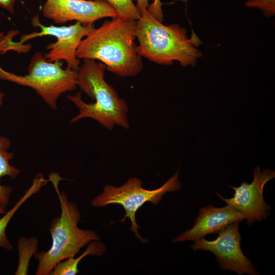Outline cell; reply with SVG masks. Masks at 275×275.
Instances as JSON below:
<instances>
[{
    "mask_svg": "<svg viewBox=\"0 0 275 275\" xmlns=\"http://www.w3.org/2000/svg\"><path fill=\"white\" fill-rule=\"evenodd\" d=\"M136 20L117 16L95 28L81 41L78 59L99 60L106 69L121 77H132L143 70L135 40Z\"/></svg>",
    "mask_w": 275,
    "mask_h": 275,
    "instance_id": "obj_1",
    "label": "cell"
},
{
    "mask_svg": "<svg viewBox=\"0 0 275 275\" xmlns=\"http://www.w3.org/2000/svg\"><path fill=\"white\" fill-rule=\"evenodd\" d=\"M106 66L102 62L89 59H83L77 73V86L94 102L88 103L81 98V92L67 98L78 108V113L71 123L86 118L98 122L107 130L116 126L128 129V106L117 91L104 79Z\"/></svg>",
    "mask_w": 275,
    "mask_h": 275,
    "instance_id": "obj_2",
    "label": "cell"
},
{
    "mask_svg": "<svg viewBox=\"0 0 275 275\" xmlns=\"http://www.w3.org/2000/svg\"><path fill=\"white\" fill-rule=\"evenodd\" d=\"M136 38L139 54L157 64L169 65L176 61L183 66H194L201 56L196 35L188 38L184 28L163 24L148 9L136 20Z\"/></svg>",
    "mask_w": 275,
    "mask_h": 275,
    "instance_id": "obj_3",
    "label": "cell"
},
{
    "mask_svg": "<svg viewBox=\"0 0 275 275\" xmlns=\"http://www.w3.org/2000/svg\"><path fill=\"white\" fill-rule=\"evenodd\" d=\"M60 178L57 175H51L49 179L53 184L60 201L61 214L53 218L49 225L51 247L45 252H36L34 256L38 262L36 275H49L57 263L74 257L90 241L100 240L94 231L78 227L80 212L77 205L69 200L64 192H60Z\"/></svg>",
    "mask_w": 275,
    "mask_h": 275,
    "instance_id": "obj_4",
    "label": "cell"
},
{
    "mask_svg": "<svg viewBox=\"0 0 275 275\" xmlns=\"http://www.w3.org/2000/svg\"><path fill=\"white\" fill-rule=\"evenodd\" d=\"M25 75H18L0 67V80H7L33 89L52 109L57 108V100L64 93L75 90L76 71L63 69L59 61H47L44 54L35 52L31 58Z\"/></svg>",
    "mask_w": 275,
    "mask_h": 275,
    "instance_id": "obj_5",
    "label": "cell"
},
{
    "mask_svg": "<svg viewBox=\"0 0 275 275\" xmlns=\"http://www.w3.org/2000/svg\"><path fill=\"white\" fill-rule=\"evenodd\" d=\"M179 175L178 169L163 185L153 190L144 189L142 181L137 177L129 179L126 183L118 187L107 184L102 193L92 199L91 204L96 207H104L111 204L121 205L125 214L121 221L123 222L129 218L131 222L132 232L139 240L146 243L147 240L143 238L138 231L140 227L136 222V212L146 202L156 205L166 193L179 190L181 186L178 179Z\"/></svg>",
    "mask_w": 275,
    "mask_h": 275,
    "instance_id": "obj_6",
    "label": "cell"
},
{
    "mask_svg": "<svg viewBox=\"0 0 275 275\" xmlns=\"http://www.w3.org/2000/svg\"><path fill=\"white\" fill-rule=\"evenodd\" d=\"M32 23L34 26L40 28L41 31L22 36L16 44L37 37L54 36L57 40L46 46L48 51L44 54L45 59L50 62L64 60L67 64L66 68L77 71L80 64L76 56L77 49L81 41L95 28L94 24H83L76 22L69 26H45L40 23L38 15L33 17Z\"/></svg>",
    "mask_w": 275,
    "mask_h": 275,
    "instance_id": "obj_7",
    "label": "cell"
},
{
    "mask_svg": "<svg viewBox=\"0 0 275 275\" xmlns=\"http://www.w3.org/2000/svg\"><path fill=\"white\" fill-rule=\"evenodd\" d=\"M241 235L238 222L232 223L218 232L215 240L202 238L195 241L190 247L194 250H205L212 253L219 266L239 275L258 274L252 262L243 254L241 249Z\"/></svg>",
    "mask_w": 275,
    "mask_h": 275,
    "instance_id": "obj_8",
    "label": "cell"
},
{
    "mask_svg": "<svg viewBox=\"0 0 275 275\" xmlns=\"http://www.w3.org/2000/svg\"><path fill=\"white\" fill-rule=\"evenodd\" d=\"M254 178L251 183L245 181L238 187L229 185L234 190L231 198H224L219 193L215 194L223 201L239 211L247 221L248 225L255 221L266 219L270 215V206L264 201L263 188L266 183L275 177L274 171L268 169L262 172L257 166L253 170Z\"/></svg>",
    "mask_w": 275,
    "mask_h": 275,
    "instance_id": "obj_9",
    "label": "cell"
},
{
    "mask_svg": "<svg viewBox=\"0 0 275 275\" xmlns=\"http://www.w3.org/2000/svg\"><path fill=\"white\" fill-rule=\"evenodd\" d=\"M42 11L45 17L58 24L75 20L90 24L101 18L118 16L104 0H46Z\"/></svg>",
    "mask_w": 275,
    "mask_h": 275,
    "instance_id": "obj_10",
    "label": "cell"
},
{
    "mask_svg": "<svg viewBox=\"0 0 275 275\" xmlns=\"http://www.w3.org/2000/svg\"><path fill=\"white\" fill-rule=\"evenodd\" d=\"M244 218L239 211L229 205L221 208L208 205L199 210L193 227L178 236L173 242L195 241L207 234L218 233L228 225Z\"/></svg>",
    "mask_w": 275,
    "mask_h": 275,
    "instance_id": "obj_11",
    "label": "cell"
},
{
    "mask_svg": "<svg viewBox=\"0 0 275 275\" xmlns=\"http://www.w3.org/2000/svg\"><path fill=\"white\" fill-rule=\"evenodd\" d=\"M49 180L46 179L43 175L39 174L34 179L31 185L25 191L24 195L17 201L13 207L6 212L0 218V248L8 251L13 249V245L6 234L7 227L14 214L20 207L33 195L38 193L45 186Z\"/></svg>",
    "mask_w": 275,
    "mask_h": 275,
    "instance_id": "obj_12",
    "label": "cell"
},
{
    "mask_svg": "<svg viewBox=\"0 0 275 275\" xmlns=\"http://www.w3.org/2000/svg\"><path fill=\"white\" fill-rule=\"evenodd\" d=\"M99 240H93L88 244L86 250L77 258L70 257L57 263L49 275H76L79 270L78 265L80 261L86 256L91 255L99 256L104 254L106 248Z\"/></svg>",
    "mask_w": 275,
    "mask_h": 275,
    "instance_id": "obj_13",
    "label": "cell"
},
{
    "mask_svg": "<svg viewBox=\"0 0 275 275\" xmlns=\"http://www.w3.org/2000/svg\"><path fill=\"white\" fill-rule=\"evenodd\" d=\"M13 158V154L12 152L0 146V179L5 176L13 179L19 174L20 170L10 163V161ZM12 190L11 187L2 185L0 183L1 206L6 208L8 206Z\"/></svg>",
    "mask_w": 275,
    "mask_h": 275,
    "instance_id": "obj_14",
    "label": "cell"
},
{
    "mask_svg": "<svg viewBox=\"0 0 275 275\" xmlns=\"http://www.w3.org/2000/svg\"><path fill=\"white\" fill-rule=\"evenodd\" d=\"M38 240L35 237L22 236L17 242L18 262L15 275H27L30 262L38 250Z\"/></svg>",
    "mask_w": 275,
    "mask_h": 275,
    "instance_id": "obj_15",
    "label": "cell"
},
{
    "mask_svg": "<svg viewBox=\"0 0 275 275\" xmlns=\"http://www.w3.org/2000/svg\"><path fill=\"white\" fill-rule=\"evenodd\" d=\"M117 12L118 16L137 20L141 16L132 0H104Z\"/></svg>",
    "mask_w": 275,
    "mask_h": 275,
    "instance_id": "obj_16",
    "label": "cell"
},
{
    "mask_svg": "<svg viewBox=\"0 0 275 275\" xmlns=\"http://www.w3.org/2000/svg\"><path fill=\"white\" fill-rule=\"evenodd\" d=\"M161 4L160 0H154L153 3L149 5L148 10L157 19L161 21L162 12L161 9Z\"/></svg>",
    "mask_w": 275,
    "mask_h": 275,
    "instance_id": "obj_17",
    "label": "cell"
},
{
    "mask_svg": "<svg viewBox=\"0 0 275 275\" xmlns=\"http://www.w3.org/2000/svg\"><path fill=\"white\" fill-rule=\"evenodd\" d=\"M16 0H0V6L11 13H14V5ZM2 34L0 33V37Z\"/></svg>",
    "mask_w": 275,
    "mask_h": 275,
    "instance_id": "obj_18",
    "label": "cell"
},
{
    "mask_svg": "<svg viewBox=\"0 0 275 275\" xmlns=\"http://www.w3.org/2000/svg\"><path fill=\"white\" fill-rule=\"evenodd\" d=\"M4 96L5 93L0 91V106L3 104ZM0 146L5 149H8L10 147V142L9 140L6 137L1 136Z\"/></svg>",
    "mask_w": 275,
    "mask_h": 275,
    "instance_id": "obj_19",
    "label": "cell"
},
{
    "mask_svg": "<svg viewBox=\"0 0 275 275\" xmlns=\"http://www.w3.org/2000/svg\"><path fill=\"white\" fill-rule=\"evenodd\" d=\"M136 7L140 13L141 14L146 10H147L149 6L148 0H136Z\"/></svg>",
    "mask_w": 275,
    "mask_h": 275,
    "instance_id": "obj_20",
    "label": "cell"
},
{
    "mask_svg": "<svg viewBox=\"0 0 275 275\" xmlns=\"http://www.w3.org/2000/svg\"><path fill=\"white\" fill-rule=\"evenodd\" d=\"M6 212V208L0 206V214H4Z\"/></svg>",
    "mask_w": 275,
    "mask_h": 275,
    "instance_id": "obj_21",
    "label": "cell"
}]
</instances>
